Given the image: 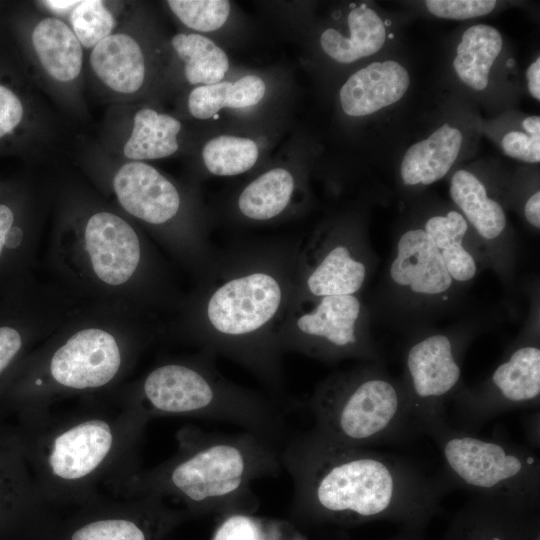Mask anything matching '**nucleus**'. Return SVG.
I'll return each instance as SVG.
<instances>
[{
    "instance_id": "35",
    "label": "nucleus",
    "mask_w": 540,
    "mask_h": 540,
    "mask_svg": "<svg viewBox=\"0 0 540 540\" xmlns=\"http://www.w3.org/2000/svg\"><path fill=\"white\" fill-rule=\"evenodd\" d=\"M428 11L440 18L465 20L490 13L496 6L493 0H427Z\"/></svg>"
},
{
    "instance_id": "27",
    "label": "nucleus",
    "mask_w": 540,
    "mask_h": 540,
    "mask_svg": "<svg viewBox=\"0 0 540 540\" xmlns=\"http://www.w3.org/2000/svg\"><path fill=\"white\" fill-rule=\"evenodd\" d=\"M265 83L256 75H246L236 82L198 85L188 96V109L197 119H208L224 107L246 108L257 104L265 94Z\"/></svg>"
},
{
    "instance_id": "36",
    "label": "nucleus",
    "mask_w": 540,
    "mask_h": 540,
    "mask_svg": "<svg viewBox=\"0 0 540 540\" xmlns=\"http://www.w3.org/2000/svg\"><path fill=\"white\" fill-rule=\"evenodd\" d=\"M213 540H265V535L257 518L237 513L222 522Z\"/></svg>"
},
{
    "instance_id": "1",
    "label": "nucleus",
    "mask_w": 540,
    "mask_h": 540,
    "mask_svg": "<svg viewBox=\"0 0 540 540\" xmlns=\"http://www.w3.org/2000/svg\"><path fill=\"white\" fill-rule=\"evenodd\" d=\"M281 461L296 512L319 522L390 521L423 531L448 488L406 458L339 444L313 428L291 434Z\"/></svg>"
},
{
    "instance_id": "15",
    "label": "nucleus",
    "mask_w": 540,
    "mask_h": 540,
    "mask_svg": "<svg viewBox=\"0 0 540 540\" xmlns=\"http://www.w3.org/2000/svg\"><path fill=\"white\" fill-rule=\"evenodd\" d=\"M84 241L93 271L105 284H124L135 273L140 241L133 227L119 215L110 211L90 215Z\"/></svg>"
},
{
    "instance_id": "18",
    "label": "nucleus",
    "mask_w": 540,
    "mask_h": 540,
    "mask_svg": "<svg viewBox=\"0 0 540 540\" xmlns=\"http://www.w3.org/2000/svg\"><path fill=\"white\" fill-rule=\"evenodd\" d=\"M539 511L472 496L451 519L443 540H528Z\"/></svg>"
},
{
    "instance_id": "45",
    "label": "nucleus",
    "mask_w": 540,
    "mask_h": 540,
    "mask_svg": "<svg viewBox=\"0 0 540 540\" xmlns=\"http://www.w3.org/2000/svg\"><path fill=\"white\" fill-rule=\"evenodd\" d=\"M528 540H540V521L534 524Z\"/></svg>"
},
{
    "instance_id": "34",
    "label": "nucleus",
    "mask_w": 540,
    "mask_h": 540,
    "mask_svg": "<svg viewBox=\"0 0 540 540\" xmlns=\"http://www.w3.org/2000/svg\"><path fill=\"white\" fill-rule=\"evenodd\" d=\"M167 4L185 26L201 32L219 29L230 13L227 0H169Z\"/></svg>"
},
{
    "instance_id": "3",
    "label": "nucleus",
    "mask_w": 540,
    "mask_h": 540,
    "mask_svg": "<svg viewBox=\"0 0 540 540\" xmlns=\"http://www.w3.org/2000/svg\"><path fill=\"white\" fill-rule=\"evenodd\" d=\"M175 438L177 449L170 458L141 467L109 495L155 496L179 502L188 514L228 510L231 515L254 503V481L283 471L281 447L252 432L221 434L185 425Z\"/></svg>"
},
{
    "instance_id": "24",
    "label": "nucleus",
    "mask_w": 540,
    "mask_h": 540,
    "mask_svg": "<svg viewBox=\"0 0 540 540\" xmlns=\"http://www.w3.org/2000/svg\"><path fill=\"white\" fill-rule=\"evenodd\" d=\"M423 229L455 283H467L475 278L478 264L474 251L466 243L469 225L460 212L432 216Z\"/></svg>"
},
{
    "instance_id": "25",
    "label": "nucleus",
    "mask_w": 540,
    "mask_h": 540,
    "mask_svg": "<svg viewBox=\"0 0 540 540\" xmlns=\"http://www.w3.org/2000/svg\"><path fill=\"white\" fill-rule=\"evenodd\" d=\"M368 268L346 244L329 248L307 278L309 292L319 298L355 295L365 283Z\"/></svg>"
},
{
    "instance_id": "43",
    "label": "nucleus",
    "mask_w": 540,
    "mask_h": 540,
    "mask_svg": "<svg viewBox=\"0 0 540 540\" xmlns=\"http://www.w3.org/2000/svg\"><path fill=\"white\" fill-rule=\"evenodd\" d=\"M523 129L531 136H540V117L530 116L523 120Z\"/></svg>"
},
{
    "instance_id": "16",
    "label": "nucleus",
    "mask_w": 540,
    "mask_h": 540,
    "mask_svg": "<svg viewBox=\"0 0 540 540\" xmlns=\"http://www.w3.org/2000/svg\"><path fill=\"white\" fill-rule=\"evenodd\" d=\"M389 277L403 293L424 300L444 296L455 284L423 228L408 229L399 237Z\"/></svg>"
},
{
    "instance_id": "28",
    "label": "nucleus",
    "mask_w": 540,
    "mask_h": 540,
    "mask_svg": "<svg viewBox=\"0 0 540 540\" xmlns=\"http://www.w3.org/2000/svg\"><path fill=\"white\" fill-rule=\"evenodd\" d=\"M171 45L184 64V75L192 85L221 82L229 68V60L219 46L197 33H178Z\"/></svg>"
},
{
    "instance_id": "42",
    "label": "nucleus",
    "mask_w": 540,
    "mask_h": 540,
    "mask_svg": "<svg viewBox=\"0 0 540 540\" xmlns=\"http://www.w3.org/2000/svg\"><path fill=\"white\" fill-rule=\"evenodd\" d=\"M526 77L530 94L540 100V58H537L527 69Z\"/></svg>"
},
{
    "instance_id": "41",
    "label": "nucleus",
    "mask_w": 540,
    "mask_h": 540,
    "mask_svg": "<svg viewBox=\"0 0 540 540\" xmlns=\"http://www.w3.org/2000/svg\"><path fill=\"white\" fill-rule=\"evenodd\" d=\"M524 215L528 223L536 229L540 228V192L530 196L524 207Z\"/></svg>"
},
{
    "instance_id": "21",
    "label": "nucleus",
    "mask_w": 540,
    "mask_h": 540,
    "mask_svg": "<svg viewBox=\"0 0 540 540\" xmlns=\"http://www.w3.org/2000/svg\"><path fill=\"white\" fill-rule=\"evenodd\" d=\"M459 129L444 124L428 138L408 148L400 166L405 185H430L442 179L451 169L462 146Z\"/></svg>"
},
{
    "instance_id": "26",
    "label": "nucleus",
    "mask_w": 540,
    "mask_h": 540,
    "mask_svg": "<svg viewBox=\"0 0 540 540\" xmlns=\"http://www.w3.org/2000/svg\"><path fill=\"white\" fill-rule=\"evenodd\" d=\"M502 45V36L496 28L484 24L469 27L462 35L453 61L461 81L474 90H484Z\"/></svg>"
},
{
    "instance_id": "32",
    "label": "nucleus",
    "mask_w": 540,
    "mask_h": 540,
    "mask_svg": "<svg viewBox=\"0 0 540 540\" xmlns=\"http://www.w3.org/2000/svg\"><path fill=\"white\" fill-rule=\"evenodd\" d=\"M18 315L0 308V391L26 358L29 334Z\"/></svg>"
},
{
    "instance_id": "10",
    "label": "nucleus",
    "mask_w": 540,
    "mask_h": 540,
    "mask_svg": "<svg viewBox=\"0 0 540 540\" xmlns=\"http://www.w3.org/2000/svg\"><path fill=\"white\" fill-rule=\"evenodd\" d=\"M29 46L43 92L67 115L83 117L85 53L68 23L43 12L30 30Z\"/></svg>"
},
{
    "instance_id": "7",
    "label": "nucleus",
    "mask_w": 540,
    "mask_h": 540,
    "mask_svg": "<svg viewBox=\"0 0 540 540\" xmlns=\"http://www.w3.org/2000/svg\"><path fill=\"white\" fill-rule=\"evenodd\" d=\"M187 515L155 496L102 495L58 510L33 540H160Z\"/></svg>"
},
{
    "instance_id": "4",
    "label": "nucleus",
    "mask_w": 540,
    "mask_h": 540,
    "mask_svg": "<svg viewBox=\"0 0 540 540\" xmlns=\"http://www.w3.org/2000/svg\"><path fill=\"white\" fill-rule=\"evenodd\" d=\"M206 367L164 363L126 395L148 421L158 417L209 419L237 425L275 444L286 439L290 432L286 413L277 404L224 382Z\"/></svg>"
},
{
    "instance_id": "6",
    "label": "nucleus",
    "mask_w": 540,
    "mask_h": 540,
    "mask_svg": "<svg viewBox=\"0 0 540 540\" xmlns=\"http://www.w3.org/2000/svg\"><path fill=\"white\" fill-rule=\"evenodd\" d=\"M429 436L442 458L448 487L522 510L539 511L540 461L532 449L496 437H482L449 422Z\"/></svg>"
},
{
    "instance_id": "23",
    "label": "nucleus",
    "mask_w": 540,
    "mask_h": 540,
    "mask_svg": "<svg viewBox=\"0 0 540 540\" xmlns=\"http://www.w3.org/2000/svg\"><path fill=\"white\" fill-rule=\"evenodd\" d=\"M350 37H345L333 28L326 29L320 44L323 51L340 63H352L378 52L385 42V25L378 14L361 4L348 15Z\"/></svg>"
},
{
    "instance_id": "12",
    "label": "nucleus",
    "mask_w": 540,
    "mask_h": 540,
    "mask_svg": "<svg viewBox=\"0 0 540 540\" xmlns=\"http://www.w3.org/2000/svg\"><path fill=\"white\" fill-rule=\"evenodd\" d=\"M56 511L39 497L14 430L0 417V534L32 540Z\"/></svg>"
},
{
    "instance_id": "30",
    "label": "nucleus",
    "mask_w": 540,
    "mask_h": 540,
    "mask_svg": "<svg viewBox=\"0 0 540 540\" xmlns=\"http://www.w3.org/2000/svg\"><path fill=\"white\" fill-rule=\"evenodd\" d=\"M257 144L249 139L221 135L203 147L202 158L209 172L218 176H233L251 169L258 159Z\"/></svg>"
},
{
    "instance_id": "33",
    "label": "nucleus",
    "mask_w": 540,
    "mask_h": 540,
    "mask_svg": "<svg viewBox=\"0 0 540 540\" xmlns=\"http://www.w3.org/2000/svg\"><path fill=\"white\" fill-rule=\"evenodd\" d=\"M11 203L0 201V285L13 277L22 264L26 234Z\"/></svg>"
},
{
    "instance_id": "11",
    "label": "nucleus",
    "mask_w": 540,
    "mask_h": 540,
    "mask_svg": "<svg viewBox=\"0 0 540 540\" xmlns=\"http://www.w3.org/2000/svg\"><path fill=\"white\" fill-rule=\"evenodd\" d=\"M362 312L355 295L319 297L316 306L297 321L307 339L304 350L326 360L358 357L378 361V350L359 327Z\"/></svg>"
},
{
    "instance_id": "14",
    "label": "nucleus",
    "mask_w": 540,
    "mask_h": 540,
    "mask_svg": "<svg viewBox=\"0 0 540 540\" xmlns=\"http://www.w3.org/2000/svg\"><path fill=\"white\" fill-rule=\"evenodd\" d=\"M147 69L142 43L122 22L90 50L85 76L100 98L124 105L143 89Z\"/></svg>"
},
{
    "instance_id": "19",
    "label": "nucleus",
    "mask_w": 540,
    "mask_h": 540,
    "mask_svg": "<svg viewBox=\"0 0 540 540\" xmlns=\"http://www.w3.org/2000/svg\"><path fill=\"white\" fill-rule=\"evenodd\" d=\"M410 83L407 70L394 60L373 62L352 74L340 90L343 111L365 116L399 101Z\"/></svg>"
},
{
    "instance_id": "39",
    "label": "nucleus",
    "mask_w": 540,
    "mask_h": 540,
    "mask_svg": "<svg viewBox=\"0 0 540 540\" xmlns=\"http://www.w3.org/2000/svg\"><path fill=\"white\" fill-rule=\"evenodd\" d=\"M79 0H45L39 1L48 14L59 17H67L71 10L78 4Z\"/></svg>"
},
{
    "instance_id": "22",
    "label": "nucleus",
    "mask_w": 540,
    "mask_h": 540,
    "mask_svg": "<svg viewBox=\"0 0 540 540\" xmlns=\"http://www.w3.org/2000/svg\"><path fill=\"white\" fill-rule=\"evenodd\" d=\"M450 196L477 235L486 242L498 240L507 219L503 207L491 199L482 181L467 170H458L450 181Z\"/></svg>"
},
{
    "instance_id": "17",
    "label": "nucleus",
    "mask_w": 540,
    "mask_h": 540,
    "mask_svg": "<svg viewBox=\"0 0 540 540\" xmlns=\"http://www.w3.org/2000/svg\"><path fill=\"white\" fill-rule=\"evenodd\" d=\"M112 187L121 207L146 223H166L179 211L177 188L146 162L123 161L113 174Z\"/></svg>"
},
{
    "instance_id": "31",
    "label": "nucleus",
    "mask_w": 540,
    "mask_h": 540,
    "mask_svg": "<svg viewBox=\"0 0 540 540\" xmlns=\"http://www.w3.org/2000/svg\"><path fill=\"white\" fill-rule=\"evenodd\" d=\"M67 18L68 25L83 48L89 50L118 26L115 12L108 2L102 0H80Z\"/></svg>"
},
{
    "instance_id": "13",
    "label": "nucleus",
    "mask_w": 540,
    "mask_h": 540,
    "mask_svg": "<svg viewBox=\"0 0 540 540\" xmlns=\"http://www.w3.org/2000/svg\"><path fill=\"white\" fill-rule=\"evenodd\" d=\"M281 300L278 281L267 273L254 272L217 288L208 301L207 318L218 333L242 337L266 325L277 313Z\"/></svg>"
},
{
    "instance_id": "40",
    "label": "nucleus",
    "mask_w": 540,
    "mask_h": 540,
    "mask_svg": "<svg viewBox=\"0 0 540 540\" xmlns=\"http://www.w3.org/2000/svg\"><path fill=\"white\" fill-rule=\"evenodd\" d=\"M539 411L533 414H529L523 419V425L525 433L527 435V440L529 441L532 448H539L540 446V432H539Z\"/></svg>"
},
{
    "instance_id": "5",
    "label": "nucleus",
    "mask_w": 540,
    "mask_h": 540,
    "mask_svg": "<svg viewBox=\"0 0 540 540\" xmlns=\"http://www.w3.org/2000/svg\"><path fill=\"white\" fill-rule=\"evenodd\" d=\"M308 407L312 428L339 444L369 448L417 435L401 379L378 361L330 376Z\"/></svg>"
},
{
    "instance_id": "9",
    "label": "nucleus",
    "mask_w": 540,
    "mask_h": 540,
    "mask_svg": "<svg viewBox=\"0 0 540 540\" xmlns=\"http://www.w3.org/2000/svg\"><path fill=\"white\" fill-rule=\"evenodd\" d=\"M540 347L536 336L516 342L505 358L480 383L463 387L454 396V427L477 433L488 421L507 411L539 407Z\"/></svg>"
},
{
    "instance_id": "44",
    "label": "nucleus",
    "mask_w": 540,
    "mask_h": 540,
    "mask_svg": "<svg viewBox=\"0 0 540 540\" xmlns=\"http://www.w3.org/2000/svg\"><path fill=\"white\" fill-rule=\"evenodd\" d=\"M388 540H425L423 531L402 529L401 532Z\"/></svg>"
},
{
    "instance_id": "20",
    "label": "nucleus",
    "mask_w": 540,
    "mask_h": 540,
    "mask_svg": "<svg viewBox=\"0 0 540 540\" xmlns=\"http://www.w3.org/2000/svg\"><path fill=\"white\" fill-rule=\"evenodd\" d=\"M181 127L175 117L141 107L131 117L129 133L119 134L117 138V156L138 162L169 157L179 149Z\"/></svg>"
},
{
    "instance_id": "29",
    "label": "nucleus",
    "mask_w": 540,
    "mask_h": 540,
    "mask_svg": "<svg viewBox=\"0 0 540 540\" xmlns=\"http://www.w3.org/2000/svg\"><path fill=\"white\" fill-rule=\"evenodd\" d=\"M294 190L291 173L274 168L249 183L238 199L241 213L254 220H268L279 215L288 205Z\"/></svg>"
},
{
    "instance_id": "2",
    "label": "nucleus",
    "mask_w": 540,
    "mask_h": 540,
    "mask_svg": "<svg viewBox=\"0 0 540 540\" xmlns=\"http://www.w3.org/2000/svg\"><path fill=\"white\" fill-rule=\"evenodd\" d=\"M14 430L41 500L54 510L83 505L141 468L148 419L127 395L89 398L0 416Z\"/></svg>"
},
{
    "instance_id": "38",
    "label": "nucleus",
    "mask_w": 540,
    "mask_h": 540,
    "mask_svg": "<svg viewBox=\"0 0 540 540\" xmlns=\"http://www.w3.org/2000/svg\"><path fill=\"white\" fill-rule=\"evenodd\" d=\"M503 152L528 163L540 161V136H531L520 131L508 132L502 139Z\"/></svg>"
},
{
    "instance_id": "8",
    "label": "nucleus",
    "mask_w": 540,
    "mask_h": 540,
    "mask_svg": "<svg viewBox=\"0 0 540 540\" xmlns=\"http://www.w3.org/2000/svg\"><path fill=\"white\" fill-rule=\"evenodd\" d=\"M466 343L463 336L433 332L416 337L407 346L401 382L416 434L429 435L449 422L448 407L462 386Z\"/></svg>"
},
{
    "instance_id": "37",
    "label": "nucleus",
    "mask_w": 540,
    "mask_h": 540,
    "mask_svg": "<svg viewBox=\"0 0 540 540\" xmlns=\"http://www.w3.org/2000/svg\"><path fill=\"white\" fill-rule=\"evenodd\" d=\"M26 108L20 96L0 83V140L11 135L26 117Z\"/></svg>"
}]
</instances>
